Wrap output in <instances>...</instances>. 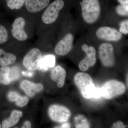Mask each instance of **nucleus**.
I'll use <instances>...</instances> for the list:
<instances>
[{
    "label": "nucleus",
    "instance_id": "obj_1",
    "mask_svg": "<svg viewBox=\"0 0 128 128\" xmlns=\"http://www.w3.org/2000/svg\"><path fill=\"white\" fill-rule=\"evenodd\" d=\"M74 80L85 98H98L102 96L100 88L96 87L90 76L87 73H77L74 77Z\"/></svg>",
    "mask_w": 128,
    "mask_h": 128
},
{
    "label": "nucleus",
    "instance_id": "obj_2",
    "mask_svg": "<svg viewBox=\"0 0 128 128\" xmlns=\"http://www.w3.org/2000/svg\"><path fill=\"white\" fill-rule=\"evenodd\" d=\"M80 5L83 21L88 24L96 22L100 18L101 12L98 0H82Z\"/></svg>",
    "mask_w": 128,
    "mask_h": 128
},
{
    "label": "nucleus",
    "instance_id": "obj_3",
    "mask_svg": "<svg viewBox=\"0 0 128 128\" xmlns=\"http://www.w3.org/2000/svg\"><path fill=\"white\" fill-rule=\"evenodd\" d=\"M64 3L63 0H55L49 4L44 10L41 17V21L44 25H50L55 22L60 12L64 8Z\"/></svg>",
    "mask_w": 128,
    "mask_h": 128
},
{
    "label": "nucleus",
    "instance_id": "obj_4",
    "mask_svg": "<svg viewBox=\"0 0 128 128\" xmlns=\"http://www.w3.org/2000/svg\"><path fill=\"white\" fill-rule=\"evenodd\" d=\"M100 89L102 96L111 99L124 94L126 91V88L122 82L112 80L105 82Z\"/></svg>",
    "mask_w": 128,
    "mask_h": 128
},
{
    "label": "nucleus",
    "instance_id": "obj_5",
    "mask_svg": "<svg viewBox=\"0 0 128 128\" xmlns=\"http://www.w3.org/2000/svg\"><path fill=\"white\" fill-rule=\"evenodd\" d=\"M114 47L109 43H103L98 48V56L101 63L106 67H112L115 64Z\"/></svg>",
    "mask_w": 128,
    "mask_h": 128
},
{
    "label": "nucleus",
    "instance_id": "obj_6",
    "mask_svg": "<svg viewBox=\"0 0 128 128\" xmlns=\"http://www.w3.org/2000/svg\"><path fill=\"white\" fill-rule=\"evenodd\" d=\"M26 21L22 16H18L14 19L12 25V35L16 40L21 42L26 41L28 35L25 30Z\"/></svg>",
    "mask_w": 128,
    "mask_h": 128
},
{
    "label": "nucleus",
    "instance_id": "obj_7",
    "mask_svg": "<svg viewBox=\"0 0 128 128\" xmlns=\"http://www.w3.org/2000/svg\"><path fill=\"white\" fill-rule=\"evenodd\" d=\"M49 116L53 121L57 122H64L71 116V112L68 108L58 105L50 106L48 110Z\"/></svg>",
    "mask_w": 128,
    "mask_h": 128
},
{
    "label": "nucleus",
    "instance_id": "obj_8",
    "mask_svg": "<svg viewBox=\"0 0 128 128\" xmlns=\"http://www.w3.org/2000/svg\"><path fill=\"white\" fill-rule=\"evenodd\" d=\"M42 57L41 50L37 48L31 49L24 56L23 64L25 68L30 70H36L40 60Z\"/></svg>",
    "mask_w": 128,
    "mask_h": 128
},
{
    "label": "nucleus",
    "instance_id": "obj_9",
    "mask_svg": "<svg viewBox=\"0 0 128 128\" xmlns=\"http://www.w3.org/2000/svg\"><path fill=\"white\" fill-rule=\"evenodd\" d=\"M82 50L86 54V56L80 62L79 68L82 71H86L89 68L95 65L96 61V50L92 46H88L84 44L82 46Z\"/></svg>",
    "mask_w": 128,
    "mask_h": 128
},
{
    "label": "nucleus",
    "instance_id": "obj_10",
    "mask_svg": "<svg viewBox=\"0 0 128 128\" xmlns=\"http://www.w3.org/2000/svg\"><path fill=\"white\" fill-rule=\"evenodd\" d=\"M96 35L99 39L112 42L119 41L122 37V34L119 31L108 26L98 28L96 31Z\"/></svg>",
    "mask_w": 128,
    "mask_h": 128
},
{
    "label": "nucleus",
    "instance_id": "obj_11",
    "mask_svg": "<svg viewBox=\"0 0 128 128\" xmlns=\"http://www.w3.org/2000/svg\"><path fill=\"white\" fill-rule=\"evenodd\" d=\"M74 37L71 33L66 34L57 44L54 48L56 54L60 56L66 55L72 49Z\"/></svg>",
    "mask_w": 128,
    "mask_h": 128
},
{
    "label": "nucleus",
    "instance_id": "obj_12",
    "mask_svg": "<svg viewBox=\"0 0 128 128\" xmlns=\"http://www.w3.org/2000/svg\"><path fill=\"white\" fill-rule=\"evenodd\" d=\"M50 2V0H26L24 5L28 12L35 14L46 9Z\"/></svg>",
    "mask_w": 128,
    "mask_h": 128
},
{
    "label": "nucleus",
    "instance_id": "obj_13",
    "mask_svg": "<svg viewBox=\"0 0 128 128\" xmlns=\"http://www.w3.org/2000/svg\"><path fill=\"white\" fill-rule=\"evenodd\" d=\"M20 86L21 89L30 97L34 96L44 89L43 86L41 83H35L28 80L22 81Z\"/></svg>",
    "mask_w": 128,
    "mask_h": 128
},
{
    "label": "nucleus",
    "instance_id": "obj_14",
    "mask_svg": "<svg viewBox=\"0 0 128 128\" xmlns=\"http://www.w3.org/2000/svg\"><path fill=\"white\" fill-rule=\"evenodd\" d=\"M66 73L64 68L57 66L52 70L50 73L51 79L57 83L58 87L62 88L64 84Z\"/></svg>",
    "mask_w": 128,
    "mask_h": 128
},
{
    "label": "nucleus",
    "instance_id": "obj_15",
    "mask_svg": "<svg viewBox=\"0 0 128 128\" xmlns=\"http://www.w3.org/2000/svg\"><path fill=\"white\" fill-rule=\"evenodd\" d=\"M56 58L53 54L43 56L40 60L38 69L39 71L45 72L54 68L55 65Z\"/></svg>",
    "mask_w": 128,
    "mask_h": 128
},
{
    "label": "nucleus",
    "instance_id": "obj_16",
    "mask_svg": "<svg viewBox=\"0 0 128 128\" xmlns=\"http://www.w3.org/2000/svg\"><path fill=\"white\" fill-rule=\"evenodd\" d=\"M23 113L19 110H14L12 112L9 118L2 122V128H9L14 126L18 123L20 118L22 116Z\"/></svg>",
    "mask_w": 128,
    "mask_h": 128
},
{
    "label": "nucleus",
    "instance_id": "obj_17",
    "mask_svg": "<svg viewBox=\"0 0 128 128\" xmlns=\"http://www.w3.org/2000/svg\"><path fill=\"white\" fill-rule=\"evenodd\" d=\"M8 99L11 102H16V105L20 107H23L27 105L28 99L27 97L20 96L16 92H9L8 95Z\"/></svg>",
    "mask_w": 128,
    "mask_h": 128
},
{
    "label": "nucleus",
    "instance_id": "obj_18",
    "mask_svg": "<svg viewBox=\"0 0 128 128\" xmlns=\"http://www.w3.org/2000/svg\"><path fill=\"white\" fill-rule=\"evenodd\" d=\"M16 60L15 54L7 52L0 48V66H7L14 64Z\"/></svg>",
    "mask_w": 128,
    "mask_h": 128
},
{
    "label": "nucleus",
    "instance_id": "obj_19",
    "mask_svg": "<svg viewBox=\"0 0 128 128\" xmlns=\"http://www.w3.org/2000/svg\"><path fill=\"white\" fill-rule=\"evenodd\" d=\"M10 68L9 66H2L0 68V84L8 85L11 82L9 77Z\"/></svg>",
    "mask_w": 128,
    "mask_h": 128
},
{
    "label": "nucleus",
    "instance_id": "obj_20",
    "mask_svg": "<svg viewBox=\"0 0 128 128\" xmlns=\"http://www.w3.org/2000/svg\"><path fill=\"white\" fill-rule=\"evenodd\" d=\"M74 122L76 128H88L90 127L87 119L82 114H79L75 117Z\"/></svg>",
    "mask_w": 128,
    "mask_h": 128
},
{
    "label": "nucleus",
    "instance_id": "obj_21",
    "mask_svg": "<svg viewBox=\"0 0 128 128\" xmlns=\"http://www.w3.org/2000/svg\"><path fill=\"white\" fill-rule=\"evenodd\" d=\"M26 0H6L8 7L12 10L21 9L24 5Z\"/></svg>",
    "mask_w": 128,
    "mask_h": 128
},
{
    "label": "nucleus",
    "instance_id": "obj_22",
    "mask_svg": "<svg viewBox=\"0 0 128 128\" xmlns=\"http://www.w3.org/2000/svg\"><path fill=\"white\" fill-rule=\"evenodd\" d=\"M9 39V34L6 28L3 25L0 24V44L7 42Z\"/></svg>",
    "mask_w": 128,
    "mask_h": 128
},
{
    "label": "nucleus",
    "instance_id": "obj_23",
    "mask_svg": "<svg viewBox=\"0 0 128 128\" xmlns=\"http://www.w3.org/2000/svg\"><path fill=\"white\" fill-rule=\"evenodd\" d=\"M128 4L118 5L116 8V12L118 15L121 16H128Z\"/></svg>",
    "mask_w": 128,
    "mask_h": 128
},
{
    "label": "nucleus",
    "instance_id": "obj_24",
    "mask_svg": "<svg viewBox=\"0 0 128 128\" xmlns=\"http://www.w3.org/2000/svg\"><path fill=\"white\" fill-rule=\"evenodd\" d=\"M128 20L124 21L120 24L119 28V32L121 33L127 34L128 33Z\"/></svg>",
    "mask_w": 128,
    "mask_h": 128
},
{
    "label": "nucleus",
    "instance_id": "obj_25",
    "mask_svg": "<svg viewBox=\"0 0 128 128\" xmlns=\"http://www.w3.org/2000/svg\"><path fill=\"white\" fill-rule=\"evenodd\" d=\"M112 128H126L123 123L122 121H117L112 126Z\"/></svg>",
    "mask_w": 128,
    "mask_h": 128
},
{
    "label": "nucleus",
    "instance_id": "obj_26",
    "mask_svg": "<svg viewBox=\"0 0 128 128\" xmlns=\"http://www.w3.org/2000/svg\"><path fill=\"white\" fill-rule=\"evenodd\" d=\"M32 128V124L29 121H25L24 124L22 128Z\"/></svg>",
    "mask_w": 128,
    "mask_h": 128
},
{
    "label": "nucleus",
    "instance_id": "obj_27",
    "mask_svg": "<svg viewBox=\"0 0 128 128\" xmlns=\"http://www.w3.org/2000/svg\"><path fill=\"white\" fill-rule=\"evenodd\" d=\"M60 128H70V124L68 123H65L62 124V126H60Z\"/></svg>",
    "mask_w": 128,
    "mask_h": 128
},
{
    "label": "nucleus",
    "instance_id": "obj_28",
    "mask_svg": "<svg viewBox=\"0 0 128 128\" xmlns=\"http://www.w3.org/2000/svg\"><path fill=\"white\" fill-rule=\"evenodd\" d=\"M120 4H128V0H118Z\"/></svg>",
    "mask_w": 128,
    "mask_h": 128
},
{
    "label": "nucleus",
    "instance_id": "obj_29",
    "mask_svg": "<svg viewBox=\"0 0 128 128\" xmlns=\"http://www.w3.org/2000/svg\"><path fill=\"white\" fill-rule=\"evenodd\" d=\"M127 78H126V81H127V82H126V83L127 84V86H128V75H127Z\"/></svg>",
    "mask_w": 128,
    "mask_h": 128
},
{
    "label": "nucleus",
    "instance_id": "obj_30",
    "mask_svg": "<svg viewBox=\"0 0 128 128\" xmlns=\"http://www.w3.org/2000/svg\"><path fill=\"white\" fill-rule=\"evenodd\" d=\"M2 128V126H1L0 124V128Z\"/></svg>",
    "mask_w": 128,
    "mask_h": 128
}]
</instances>
